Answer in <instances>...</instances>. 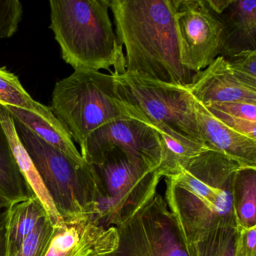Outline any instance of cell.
<instances>
[{
	"mask_svg": "<svg viewBox=\"0 0 256 256\" xmlns=\"http://www.w3.org/2000/svg\"><path fill=\"white\" fill-rule=\"evenodd\" d=\"M194 113L204 144L238 163L256 168V140L229 128L193 98Z\"/></svg>",
	"mask_w": 256,
	"mask_h": 256,
	"instance_id": "4fadbf2b",
	"label": "cell"
},
{
	"mask_svg": "<svg viewBox=\"0 0 256 256\" xmlns=\"http://www.w3.org/2000/svg\"><path fill=\"white\" fill-rule=\"evenodd\" d=\"M23 6L18 0L0 1V38H10L18 30Z\"/></svg>",
	"mask_w": 256,
	"mask_h": 256,
	"instance_id": "484cf974",
	"label": "cell"
},
{
	"mask_svg": "<svg viewBox=\"0 0 256 256\" xmlns=\"http://www.w3.org/2000/svg\"><path fill=\"white\" fill-rule=\"evenodd\" d=\"M0 122L6 133L18 166L30 192L32 196H35L40 200L46 210L50 222L54 226H56L62 222V216L56 210L53 199L48 191L35 164L18 136L12 116L2 106H0Z\"/></svg>",
	"mask_w": 256,
	"mask_h": 256,
	"instance_id": "9a60e30c",
	"label": "cell"
},
{
	"mask_svg": "<svg viewBox=\"0 0 256 256\" xmlns=\"http://www.w3.org/2000/svg\"><path fill=\"white\" fill-rule=\"evenodd\" d=\"M8 206H10V205H8V204L5 203V202H2V200H0V224L4 222L6 212Z\"/></svg>",
	"mask_w": 256,
	"mask_h": 256,
	"instance_id": "f1b7e54d",
	"label": "cell"
},
{
	"mask_svg": "<svg viewBox=\"0 0 256 256\" xmlns=\"http://www.w3.org/2000/svg\"><path fill=\"white\" fill-rule=\"evenodd\" d=\"M118 238V228L100 226L94 214L62 218L46 256H106L116 250Z\"/></svg>",
	"mask_w": 256,
	"mask_h": 256,
	"instance_id": "8fae6325",
	"label": "cell"
},
{
	"mask_svg": "<svg viewBox=\"0 0 256 256\" xmlns=\"http://www.w3.org/2000/svg\"><path fill=\"white\" fill-rule=\"evenodd\" d=\"M161 138L162 158L160 164V174L163 178L174 176L186 167L196 156L208 146L196 143L166 125L152 127Z\"/></svg>",
	"mask_w": 256,
	"mask_h": 256,
	"instance_id": "e0dca14e",
	"label": "cell"
},
{
	"mask_svg": "<svg viewBox=\"0 0 256 256\" xmlns=\"http://www.w3.org/2000/svg\"><path fill=\"white\" fill-rule=\"evenodd\" d=\"M240 168L228 157L208 149L179 174L164 178V198L186 246L220 226H239L234 182Z\"/></svg>",
	"mask_w": 256,
	"mask_h": 256,
	"instance_id": "7a4b0ae2",
	"label": "cell"
},
{
	"mask_svg": "<svg viewBox=\"0 0 256 256\" xmlns=\"http://www.w3.org/2000/svg\"><path fill=\"white\" fill-rule=\"evenodd\" d=\"M46 217H48L47 212L35 196L10 205L4 220L5 256H14Z\"/></svg>",
	"mask_w": 256,
	"mask_h": 256,
	"instance_id": "2e32d148",
	"label": "cell"
},
{
	"mask_svg": "<svg viewBox=\"0 0 256 256\" xmlns=\"http://www.w3.org/2000/svg\"><path fill=\"white\" fill-rule=\"evenodd\" d=\"M0 106H13L38 115L66 138H72L65 127L56 119L50 107L35 101L23 88L18 77L6 67L0 68Z\"/></svg>",
	"mask_w": 256,
	"mask_h": 256,
	"instance_id": "ac0fdd59",
	"label": "cell"
},
{
	"mask_svg": "<svg viewBox=\"0 0 256 256\" xmlns=\"http://www.w3.org/2000/svg\"><path fill=\"white\" fill-rule=\"evenodd\" d=\"M184 67L197 73L218 56L222 24L206 0H172Z\"/></svg>",
	"mask_w": 256,
	"mask_h": 256,
	"instance_id": "9c48e42d",
	"label": "cell"
},
{
	"mask_svg": "<svg viewBox=\"0 0 256 256\" xmlns=\"http://www.w3.org/2000/svg\"><path fill=\"white\" fill-rule=\"evenodd\" d=\"M110 0H50V29L74 71L126 72L122 46L109 16Z\"/></svg>",
	"mask_w": 256,
	"mask_h": 256,
	"instance_id": "3957f363",
	"label": "cell"
},
{
	"mask_svg": "<svg viewBox=\"0 0 256 256\" xmlns=\"http://www.w3.org/2000/svg\"><path fill=\"white\" fill-rule=\"evenodd\" d=\"M232 72L240 82L256 88V50L241 52L226 60Z\"/></svg>",
	"mask_w": 256,
	"mask_h": 256,
	"instance_id": "d4e9b609",
	"label": "cell"
},
{
	"mask_svg": "<svg viewBox=\"0 0 256 256\" xmlns=\"http://www.w3.org/2000/svg\"><path fill=\"white\" fill-rule=\"evenodd\" d=\"M236 228L220 226L186 246L188 256H234Z\"/></svg>",
	"mask_w": 256,
	"mask_h": 256,
	"instance_id": "603a6c76",
	"label": "cell"
},
{
	"mask_svg": "<svg viewBox=\"0 0 256 256\" xmlns=\"http://www.w3.org/2000/svg\"><path fill=\"white\" fill-rule=\"evenodd\" d=\"M16 132L62 218L96 216L101 187L91 164H80L12 116Z\"/></svg>",
	"mask_w": 256,
	"mask_h": 256,
	"instance_id": "277c9868",
	"label": "cell"
},
{
	"mask_svg": "<svg viewBox=\"0 0 256 256\" xmlns=\"http://www.w3.org/2000/svg\"><path fill=\"white\" fill-rule=\"evenodd\" d=\"M204 107L229 128L256 140V104L214 103Z\"/></svg>",
	"mask_w": 256,
	"mask_h": 256,
	"instance_id": "7402d4cb",
	"label": "cell"
},
{
	"mask_svg": "<svg viewBox=\"0 0 256 256\" xmlns=\"http://www.w3.org/2000/svg\"><path fill=\"white\" fill-rule=\"evenodd\" d=\"M114 148L152 168H158L161 164L160 134L152 127L132 118L113 121L97 128L80 146V154L86 163L94 164Z\"/></svg>",
	"mask_w": 256,
	"mask_h": 256,
	"instance_id": "30bf717a",
	"label": "cell"
},
{
	"mask_svg": "<svg viewBox=\"0 0 256 256\" xmlns=\"http://www.w3.org/2000/svg\"><path fill=\"white\" fill-rule=\"evenodd\" d=\"M30 197H32V194L26 186L6 133L0 122V200L11 205Z\"/></svg>",
	"mask_w": 256,
	"mask_h": 256,
	"instance_id": "d6986e66",
	"label": "cell"
},
{
	"mask_svg": "<svg viewBox=\"0 0 256 256\" xmlns=\"http://www.w3.org/2000/svg\"><path fill=\"white\" fill-rule=\"evenodd\" d=\"M50 109L80 146L97 128L130 118L120 102L113 74L74 71L55 85Z\"/></svg>",
	"mask_w": 256,
	"mask_h": 256,
	"instance_id": "5b68a950",
	"label": "cell"
},
{
	"mask_svg": "<svg viewBox=\"0 0 256 256\" xmlns=\"http://www.w3.org/2000/svg\"><path fill=\"white\" fill-rule=\"evenodd\" d=\"M115 34L126 50V72L188 86L194 73L181 64L172 0H110Z\"/></svg>",
	"mask_w": 256,
	"mask_h": 256,
	"instance_id": "6da1fadb",
	"label": "cell"
},
{
	"mask_svg": "<svg viewBox=\"0 0 256 256\" xmlns=\"http://www.w3.org/2000/svg\"><path fill=\"white\" fill-rule=\"evenodd\" d=\"M234 204L238 224L256 226V168H241L235 175Z\"/></svg>",
	"mask_w": 256,
	"mask_h": 256,
	"instance_id": "44dd1931",
	"label": "cell"
},
{
	"mask_svg": "<svg viewBox=\"0 0 256 256\" xmlns=\"http://www.w3.org/2000/svg\"><path fill=\"white\" fill-rule=\"evenodd\" d=\"M186 88L204 106L230 102L256 104V88L240 82L222 56H218L209 66L194 73Z\"/></svg>",
	"mask_w": 256,
	"mask_h": 256,
	"instance_id": "7c38bea8",
	"label": "cell"
},
{
	"mask_svg": "<svg viewBox=\"0 0 256 256\" xmlns=\"http://www.w3.org/2000/svg\"><path fill=\"white\" fill-rule=\"evenodd\" d=\"M234 256H256V226L236 228Z\"/></svg>",
	"mask_w": 256,
	"mask_h": 256,
	"instance_id": "4316f807",
	"label": "cell"
},
{
	"mask_svg": "<svg viewBox=\"0 0 256 256\" xmlns=\"http://www.w3.org/2000/svg\"><path fill=\"white\" fill-rule=\"evenodd\" d=\"M112 74L116 95L128 118L150 127L168 126L178 134L205 145L193 97L186 88L130 73Z\"/></svg>",
	"mask_w": 256,
	"mask_h": 256,
	"instance_id": "52a82bcc",
	"label": "cell"
},
{
	"mask_svg": "<svg viewBox=\"0 0 256 256\" xmlns=\"http://www.w3.org/2000/svg\"><path fill=\"white\" fill-rule=\"evenodd\" d=\"M4 107L10 112L12 116L17 118L20 122L32 130L46 143L59 150L76 162L80 164H86L82 154L76 148L72 139L66 138L60 134L38 115L24 109L18 108L13 106Z\"/></svg>",
	"mask_w": 256,
	"mask_h": 256,
	"instance_id": "ffe728a7",
	"label": "cell"
},
{
	"mask_svg": "<svg viewBox=\"0 0 256 256\" xmlns=\"http://www.w3.org/2000/svg\"><path fill=\"white\" fill-rule=\"evenodd\" d=\"M53 226L48 217L42 218L14 256H46L53 236Z\"/></svg>",
	"mask_w": 256,
	"mask_h": 256,
	"instance_id": "cb8c5ba5",
	"label": "cell"
},
{
	"mask_svg": "<svg viewBox=\"0 0 256 256\" xmlns=\"http://www.w3.org/2000/svg\"><path fill=\"white\" fill-rule=\"evenodd\" d=\"M5 232L4 222L0 224V256H5Z\"/></svg>",
	"mask_w": 256,
	"mask_h": 256,
	"instance_id": "83f0119b",
	"label": "cell"
},
{
	"mask_svg": "<svg viewBox=\"0 0 256 256\" xmlns=\"http://www.w3.org/2000/svg\"><path fill=\"white\" fill-rule=\"evenodd\" d=\"M90 164L101 187L96 218L104 228L118 227L136 215L158 192L163 178L160 169L149 167L118 148Z\"/></svg>",
	"mask_w": 256,
	"mask_h": 256,
	"instance_id": "8992f818",
	"label": "cell"
},
{
	"mask_svg": "<svg viewBox=\"0 0 256 256\" xmlns=\"http://www.w3.org/2000/svg\"><path fill=\"white\" fill-rule=\"evenodd\" d=\"M116 228L118 246L106 256H188L176 222L158 192Z\"/></svg>",
	"mask_w": 256,
	"mask_h": 256,
	"instance_id": "ba28073f",
	"label": "cell"
},
{
	"mask_svg": "<svg viewBox=\"0 0 256 256\" xmlns=\"http://www.w3.org/2000/svg\"><path fill=\"white\" fill-rule=\"evenodd\" d=\"M216 16L222 28L218 56L228 60L256 50V0H230Z\"/></svg>",
	"mask_w": 256,
	"mask_h": 256,
	"instance_id": "5bb4252c",
	"label": "cell"
}]
</instances>
